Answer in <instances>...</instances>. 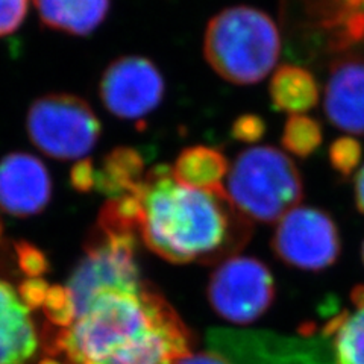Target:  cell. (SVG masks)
Segmentation results:
<instances>
[{
    "label": "cell",
    "mask_w": 364,
    "mask_h": 364,
    "mask_svg": "<svg viewBox=\"0 0 364 364\" xmlns=\"http://www.w3.org/2000/svg\"><path fill=\"white\" fill-rule=\"evenodd\" d=\"M193 336L149 284L104 287L67 310L56 349L68 364H178Z\"/></svg>",
    "instance_id": "cell-1"
},
{
    "label": "cell",
    "mask_w": 364,
    "mask_h": 364,
    "mask_svg": "<svg viewBox=\"0 0 364 364\" xmlns=\"http://www.w3.org/2000/svg\"><path fill=\"white\" fill-rule=\"evenodd\" d=\"M354 193H355L357 208L364 214V166L360 168V172L355 176Z\"/></svg>",
    "instance_id": "cell-25"
},
{
    "label": "cell",
    "mask_w": 364,
    "mask_h": 364,
    "mask_svg": "<svg viewBox=\"0 0 364 364\" xmlns=\"http://www.w3.org/2000/svg\"><path fill=\"white\" fill-rule=\"evenodd\" d=\"M325 114L338 129L364 135V60L333 65L325 88Z\"/></svg>",
    "instance_id": "cell-11"
},
{
    "label": "cell",
    "mask_w": 364,
    "mask_h": 364,
    "mask_svg": "<svg viewBox=\"0 0 364 364\" xmlns=\"http://www.w3.org/2000/svg\"><path fill=\"white\" fill-rule=\"evenodd\" d=\"M323 132L317 120L304 114L290 116L282 132V146L299 158H309L322 144Z\"/></svg>",
    "instance_id": "cell-18"
},
{
    "label": "cell",
    "mask_w": 364,
    "mask_h": 364,
    "mask_svg": "<svg viewBox=\"0 0 364 364\" xmlns=\"http://www.w3.org/2000/svg\"><path fill=\"white\" fill-rule=\"evenodd\" d=\"M352 306L322 329L331 340L336 364H364V286L350 293Z\"/></svg>",
    "instance_id": "cell-14"
},
{
    "label": "cell",
    "mask_w": 364,
    "mask_h": 364,
    "mask_svg": "<svg viewBox=\"0 0 364 364\" xmlns=\"http://www.w3.org/2000/svg\"><path fill=\"white\" fill-rule=\"evenodd\" d=\"M363 261H364V243H363Z\"/></svg>",
    "instance_id": "cell-27"
},
{
    "label": "cell",
    "mask_w": 364,
    "mask_h": 364,
    "mask_svg": "<svg viewBox=\"0 0 364 364\" xmlns=\"http://www.w3.org/2000/svg\"><path fill=\"white\" fill-rule=\"evenodd\" d=\"M178 364H228L219 354L213 350H203L196 352V354H190L186 358H182Z\"/></svg>",
    "instance_id": "cell-24"
},
{
    "label": "cell",
    "mask_w": 364,
    "mask_h": 364,
    "mask_svg": "<svg viewBox=\"0 0 364 364\" xmlns=\"http://www.w3.org/2000/svg\"><path fill=\"white\" fill-rule=\"evenodd\" d=\"M105 108L124 120L151 114L164 97V79L156 65L143 56H123L111 63L99 87Z\"/></svg>",
    "instance_id": "cell-9"
},
{
    "label": "cell",
    "mask_w": 364,
    "mask_h": 364,
    "mask_svg": "<svg viewBox=\"0 0 364 364\" xmlns=\"http://www.w3.org/2000/svg\"><path fill=\"white\" fill-rule=\"evenodd\" d=\"M281 52L279 32L266 13L232 6L214 16L203 38V53L213 70L237 85L263 81Z\"/></svg>",
    "instance_id": "cell-3"
},
{
    "label": "cell",
    "mask_w": 364,
    "mask_h": 364,
    "mask_svg": "<svg viewBox=\"0 0 364 364\" xmlns=\"http://www.w3.org/2000/svg\"><path fill=\"white\" fill-rule=\"evenodd\" d=\"M17 255L20 267L31 277L40 275L48 267V261H46L43 252H40L37 247H33L29 243L17 245Z\"/></svg>",
    "instance_id": "cell-23"
},
{
    "label": "cell",
    "mask_w": 364,
    "mask_h": 364,
    "mask_svg": "<svg viewBox=\"0 0 364 364\" xmlns=\"http://www.w3.org/2000/svg\"><path fill=\"white\" fill-rule=\"evenodd\" d=\"M111 0H36L46 26L72 36L85 37L105 20Z\"/></svg>",
    "instance_id": "cell-13"
},
{
    "label": "cell",
    "mask_w": 364,
    "mask_h": 364,
    "mask_svg": "<svg viewBox=\"0 0 364 364\" xmlns=\"http://www.w3.org/2000/svg\"><path fill=\"white\" fill-rule=\"evenodd\" d=\"M328 156L336 172L349 178L361 161L363 147L354 136H340L329 146Z\"/></svg>",
    "instance_id": "cell-19"
},
{
    "label": "cell",
    "mask_w": 364,
    "mask_h": 364,
    "mask_svg": "<svg viewBox=\"0 0 364 364\" xmlns=\"http://www.w3.org/2000/svg\"><path fill=\"white\" fill-rule=\"evenodd\" d=\"M97 168L88 158L79 159L70 172V184L79 193H88L96 188Z\"/></svg>",
    "instance_id": "cell-22"
},
{
    "label": "cell",
    "mask_w": 364,
    "mask_h": 364,
    "mask_svg": "<svg viewBox=\"0 0 364 364\" xmlns=\"http://www.w3.org/2000/svg\"><path fill=\"white\" fill-rule=\"evenodd\" d=\"M172 173L179 184L196 190H223V179L230 173L226 156L214 147L193 146L176 158Z\"/></svg>",
    "instance_id": "cell-15"
},
{
    "label": "cell",
    "mask_w": 364,
    "mask_h": 364,
    "mask_svg": "<svg viewBox=\"0 0 364 364\" xmlns=\"http://www.w3.org/2000/svg\"><path fill=\"white\" fill-rule=\"evenodd\" d=\"M269 93L273 107L291 116L313 109L318 102L317 81L299 65H281L272 77Z\"/></svg>",
    "instance_id": "cell-16"
},
{
    "label": "cell",
    "mask_w": 364,
    "mask_h": 364,
    "mask_svg": "<svg viewBox=\"0 0 364 364\" xmlns=\"http://www.w3.org/2000/svg\"><path fill=\"white\" fill-rule=\"evenodd\" d=\"M0 235H2V223H0Z\"/></svg>",
    "instance_id": "cell-26"
},
{
    "label": "cell",
    "mask_w": 364,
    "mask_h": 364,
    "mask_svg": "<svg viewBox=\"0 0 364 364\" xmlns=\"http://www.w3.org/2000/svg\"><path fill=\"white\" fill-rule=\"evenodd\" d=\"M272 247L286 264L318 272L336 263L341 242L338 228L328 213L296 207L278 222Z\"/></svg>",
    "instance_id": "cell-8"
},
{
    "label": "cell",
    "mask_w": 364,
    "mask_h": 364,
    "mask_svg": "<svg viewBox=\"0 0 364 364\" xmlns=\"http://www.w3.org/2000/svg\"><path fill=\"white\" fill-rule=\"evenodd\" d=\"M29 139L56 159H77L96 146L102 127L85 100L72 95H49L36 100L26 119Z\"/></svg>",
    "instance_id": "cell-5"
},
{
    "label": "cell",
    "mask_w": 364,
    "mask_h": 364,
    "mask_svg": "<svg viewBox=\"0 0 364 364\" xmlns=\"http://www.w3.org/2000/svg\"><path fill=\"white\" fill-rule=\"evenodd\" d=\"M135 195L140 199L139 237L154 254L175 264L214 263L240 250L250 220L223 190L179 184L172 167L147 170Z\"/></svg>",
    "instance_id": "cell-2"
},
{
    "label": "cell",
    "mask_w": 364,
    "mask_h": 364,
    "mask_svg": "<svg viewBox=\"0 0 364 364\" xmlns=\"http://www.w3.org/2000/svg\"><path fill=\"white\" fill-rule=\"evenodd\" d=\"M225 191L246 219L264 223L279 222L304 196L299 168L273 146L249 147L238 155Z\"/></svg>",
    "instance_id": "cell-4"
},
{
    "label": "cell",
    "mask_w": 364,
    "mask_h": 364,
    "mask_svg": "<svg viewBox=\"0 0 364 364\" xmlns=\"http://www.w3.org/2000/svg\"><path fill=\"white\" fill-rule=\"evenodd\" d=\"M207 294L213 310L220 317L245 325L269 310L275 298V282L259 259L230 257L213 272Z\"/></svg>",
    "instance_id": "cell-7"
},
{
    "label": "cell",
    "mask_w": 364,
    "mask_h": 364,
    "mask_svg": "<svg viewBox=\"0 0 364 364\" xmlns=\"http://www.w3.org/2000/svg\"><path fill=\"white\" fill-rule=\"evenodd\" d=\"M266 129V122L257 114H243L232 123L231 135L237 141L254 144L263 139Z\"/></svg>",
    "instance_id": "cell-20"
},
{
    "label": "cell",
    "mask_w": 364,
    "mask_h": 364,
    "mask_svg": "<svg viewBox=\"0 0 364 364\" xmlns=\"http://www.w3.org/2000/svg\"><path fill=\"white\" fill-rule=\"evenodd\" d=\"M52 196V179L41 159L25 152L0 161V208L17 218L38 214Z\"/></svg>",
    "instance_id": "cell-10"
},
{
    "label": "cell",
    "mask_w": 364,
    "mask_h": 364,
    "mask_svg": "<svg viewBox=\"0 0 364 364\" xmlns=\"http://www.w3.org/2000/svg\"><path fill=\"white\" fill-rule=\"evenodd\" d=\"M37 348L29 304L8 281L0 279V364H26Z\"/></svg>",
    "instance_id": "cell-12"
},
{
    "label": "cell",
    "mask_w": 364,
    "mask_h": 364,
    "mask_svg": "<svg viewBox=\"0 0 364 364\" xmlns=\"http://www.w3.org/2000/svg\"><path fill=\"white\" fill-rule=\"evenodd\" d=\"M207 345L228 364H336L331 340L325 333L286 337L215 328L207 334Z\"/></svg>",
    "instance_id": "cell-6"
},
{
    "label": "cell",
    "mask_w": 364,
    "mask_h": 364,
    "mask_svg": "<svg viewBox=\"0 0 364 364\" xmlns=\"http://www.w3.org/2000/svg\"><path fill=\"white\" fill-rule=\"evenodd\" d=\"M143 155L132 147H116L97 168L96 188L109 199L134 193L146 176Z\"/></svg>",
    "instance_id": "cell-17"
},
{
    "label": "cell",
    "mask_w": 364,
    "mask_h": 364,
    "mask_svg": "<svg viewBox=\"0 0 364 364\" xmlns=\"http://www.w3.org/2000/svg\"><path fill=\"white\" fill-rule=\"evenodd\" d=\"M29 0H0V37L11 36L25 20Z\"/></svg>",
    "instance_id": "cell-21"
}]
</instances>
